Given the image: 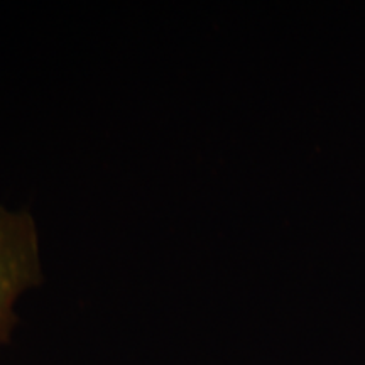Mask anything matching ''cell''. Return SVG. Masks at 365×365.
Here are the masks:
<instances>
[{
    "label": "cell",
    "mask_w": 365,
    "mask_h": 365,
    "mask_svg": "<svg viewBox=\"0 0 365 365\" xmlns=\"http://www.w3.org/2000/svg\"><path fill=\"white\" fill-rule=\"evenodd\" d=\"M39 277L38 237L26 213L0 208V344L7 340L14 303Z\"/></svg>",
    "instance_id": "6da1fadb"
}]
</instances>
